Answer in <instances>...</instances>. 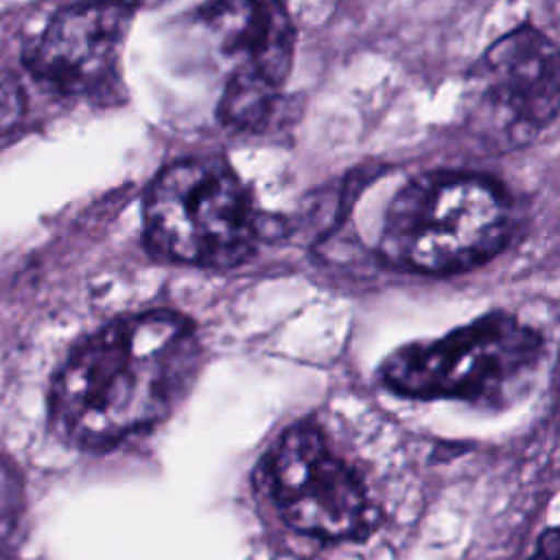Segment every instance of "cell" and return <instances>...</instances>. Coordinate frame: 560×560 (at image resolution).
<instances>
[{
	"label": "cell",
	"mask_w": 560,
	"mask_h": 560,
	"mask_svg": "<svg viewBox=\"0 0 560 560\" xmlns=\"http://www.w3.org/2000/svg\"><path fill=\"white\" fill-rule=\"evenodd\" d=\"M201 359L195 326L171 311L112 322L81 343L50 389V424L81 448H109L160 422Z\"/></svg>",
	"instance_id": "obj_1"
},
{
	"label": "cell",
	"mask_w": 560,
	"mask_h": 560,
	"mask_svg": "<svg viewBox=\"0 0 560 560\" xmlns=\"http://www.w3.org/2000/svg\"><path fill=\"white\" fill-rule=\"evenodd\" d=\"M280 88L247 68H234L219 101V118L238 131H262L280 109Z\"/></svg>",
	"instance_id": "obj_9"
},
{
	"label": "cell",
	"mask_w": 560,
	"mask_h": 560,
	"mask_svg": "<svg viewBox=\"0 0 560 560\" xmlns=\"http://www.w3.org/2000/svg\"><path fill=\"white\" fill-rule=\"evenodd\" d=\"M267 477L280 516L302 534L357 538L376 518L361 477L313 424L282 433L269 455Z\"/></svg>",
	"instance_id": "obj_5"
},
{
	"label": "cell",
	"mask_w": 560,
	"mask_h": 560,
	"mask_svg": "<svg viewBox=\"0 0 560 560\" xmlns=\"http://www.w3.org/2000/svg\"><path fill=\"white\" fill-rule=\"evenodd\" d=\"M24 112V94L15 79L0 77V125L15 120Z\"/></svg>",
	"instance_id": "obj_11"
},
{
	"label": "cell",
	"mask_w": 560,
	"mask_h": 560,
	"mask_svg": "<svg viewBox=\"0 0 560 560\" xmlns=\"http://www.w3.org/2000/svg\"><path fill=\"white\" fill-rule=\"evenodd\" d=\"M532 560H558V532L556 529H549L547 534H542Z\"/></svg>",
	"instance_id": "obj_12"
},
{
	"label": "cell",
	"mask_w": 560,
	"mask_h": 560,
	"mask_svg": "<svg viewBox=\"0 0 560 560\" xmlns=\"http://www.w3.org/2000/svg\"><path fill=\"white\" fill-rule=\"evenodd\" d=\"M197 20L238 68L282 88L295 55V24L284 0H206Z\"/></svg>",
	"instance_id": "obj_8"
},
{
	"label": "cell",
	"mask_w": 560,
	"mask_h": 560,
	"mask_svg": "<svg viewBox=\"0 0 560 560\" xmlns=\"http://www.w3.org/2000/svg\"><path fill=\"white\" fill-rule=\"evenodd\" d=\"M144 234L160 256L228 269L249 256L258 225L234 168L223 158L203 155L160 171L144 197Z\"/></svg>",
	"instance_id": "obj_4"
},
{
	"label": "cell",
	"mask_w": 560,
	"mask_h": 560,
	"mask_svg": "<svg viewBox=\"0 0 560 560\" xmlns=\"http://www.w3.org/2000/svg\"><path fill=\"white\" fill-rule=\"evenodd\" d=\"M24 518V483L22 475L4 455H0V560L15 549L20 525Z\"/></svg>",
	"instance_id": "obj_10"
},
{
	"label": "cell",
	"mask_w": 560,
	"mask_h": 560,
	"mask_svg": "<svg viewBox=\"0 0 560 560\" xmlns=\"http://www.w3.org/2000/svg\"><path fill=\"white\" fill-rule=\"evenodd\" d=\"M542 359L540 337L510 313H488L435 341L394 350L383 383L416 398H462L501 407L523 394Z\"/></svg>",
	"instance_id": "obj_3"
},
{
	"label": "cell",
	"mask_w": 560,
	"mask_h": 560,
	"mask_svg": "<svg viewBox=\"0 0 560 560\" xmlns=\"http://www.w3.org/2000/svg\"><path fill=\"white\" fill-rule=\"evenodd\" d=\"M470 90L494 131L508 140H529L558 114L556 44L532 26L505 33L470 68Z\"/></svg>",
	"instance_id": "obj_7"
},
{
	"label": "cell",
	"mask_w": 560,
	"mask_h": 560,
	"mask_svg": "<svg viewBox=\"0 0 560 560\" xmlns=\"http://www.w3.org/2000/svg\"><path fill=\"white\" fill-rule=\"evenodd\" d=\"M133 13L127 0H81L57 11L24 52L28 74L59 96L114 101Z\"/></svg>",
	"instance_id": "obj_6"
},
{
	"label": "cell",
	"mask_w": 560,
	"mask_h": 560,
	"mask_svg": "<svg viewBox=\"0 0 560 560\" xmlns=\"http://www.w3.org/2000/svg\"><path fill=\"white\" fill-rule=\"evenodd\" d=\"M510 199L490 177L435 171L405 184L387 206L381 254L418 273H457L508 241Z\"/></svg>",
	"instance_id": "obj_2"
}]
</instances>
